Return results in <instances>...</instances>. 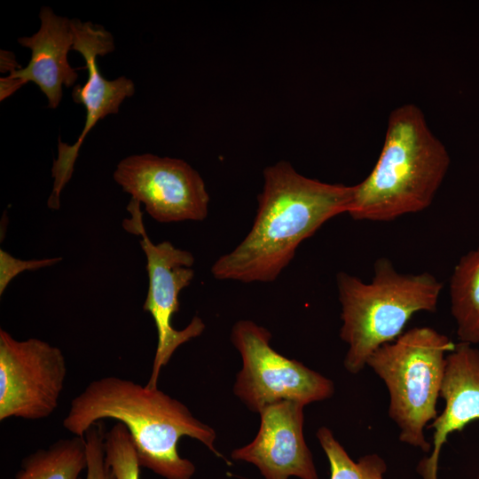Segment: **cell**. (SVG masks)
<instances>
[{
	"label": "cell",
	"instance_id": "obj_1",
	"mask_svg": "<svg viewBox=\"0 0 479 479\" xmlns=\"http://www.w3.org/2000/svg\"><path fill=\"white\" fill-rule=\"evenodd\" d=\"M252 228L211 267L219 280L272 282L291 263L300 244L326 221L348 213L353 186L306 177L285 161L266 167Z\"/></svg>",
	"mask_w": 479,
	"mask_h": 479
},
{
	"label": "cell",
	"instance_id": "obj_2",
	"mask_svg": "<svg viewBox=\"0 0 479 479\" xmlns=\"http://www.w3.org/2000/svg\"><path fill=\"white\" fill-rule=\"evenodd\" d=\"M105 419L123 424L139 466L165 479H191L196 471L177 451L183 436L200 441L221 456L214 445L216 431L158 388L114 375L94 380L72 399L62 424L74 436L84 437L90 427Z\"/></svg>",
	"mask_w": 479,
	"mask_h": 479
},
{
	"label": "cell",
	"instance_id": "obj_3",
	"mask_svg": "<svg viewBox=\"0 0 479 479\" xmlns=\"http://www.w3.org/2000/svg\"><path fill=\"white\" fill-rule=\"evenodd\" d=\"M444 145L414 104L394 109L373 169L353 185L348 214L355 220L391 221L428 208L450 166Z\"/></svg>",
	"mask_w": 479,
	"mask_h": 479
},
{
	"label": "cell",
	"instance_id": "obj_4",
	"mask_svg": "<svg viewBox=\"0 0 479 479\" xmlns=\"http://www.w3.org/2000/svg\"><path fill=\"white\" fill-rule=\"evenodd\" d=\"M336 284L340 337L348 345L343 365L352 374L365 367L379 347L397 339L415 313L436 311L443 288L433 274L401 273L384 257L376 260L369 283L341 271Z\"/></svg>",
	"mask_w": 479,
	"mask_h": 479
},
{
	"label": "cell",
	"instance_id": "obj_5",
	"mask_svg": "<svg viewBox=\"0 0 479 479\" xmlns=\"http://www.w3.org/2000/svg\"><path fill=\"white\" fill-rule=\"evenodd\" d=\"M454 347L434 328L413 327L379 347L366 362L388 389L389 416L399 428V441L425 453L431 451L425 428L438 415L446 357Z\"/></svg>",
	"mask_w": 479,
	"mask_h": 479
},
{
	"label": "cell",
	"instance_id": "obj_6",
	"mask_svg": "<svg viewBox=\"0 0 479 479\" xmlns=\"http://www.w3.org/2000/svg\"><path fill=\"white\" fill-rule=\"evenodd\" d=\"M271 339L270 331L252 320H239L232 328L231 341L242 358L233 392L251 412L281 401L307 405L332 397L330 379L277 352Z\"/></svg>",
	"mask_w": 479,
	"mask_h": 479
},
{
	"label": "cell",
	"instance_id": "obj_7",
	"mask_svg": "<svg viewBox=\"0 0 479 479\" xmlns=\"http://www.w3.org/2000/svg\"><path fill=\"white\" fill-rule=\"evenodd\" d=\"M139 207L140 203L130 200L127 208L131 216L123 220L122 226L128 232L141 236L139 242L146 257L149 285L143 310L153 318L158 341L152 373L145 385L158 388L162 367L180 345L203 333L205 324L195 316L182 330L172 326L171 318L179 310L178 295L193 279L195 259L191 252L177 248L169 241L152 242L144 227Z\"/></svg>",
	"mask_w": 479,
	"mask_h": 479
},
{
	"label": "cell",
	"instance_id": "obj_8",
	"mask_svg": "<svg viewBox=\"0 0 479 479\" xmlns=\"http://www.w3.org/2000/svg\"><path fill=\"white\" fill-rule=\"evenodd\" d=\"M67 367L62 350L49 342L17 340L0 329V421L50 417L57 409Z\"/></svg>",
	"mask_w": 479,
	"mask_h": 479
},
{
	"label": "cell",
	"instance_id": "obj_9",
	"mask_svg": "<svg viewBox=\"0 0 479 479\" xmlns=\"http://www.w3.org/2000/svg\"><path fill=\"white\" fill-rule=\"evenodd\" d=\"M113 177L159 223L203 221L208 216L205 183L184 160L132 154L118 162Z\"/></svg>",
	"mask_w": 479,
	"mask_h": 479
},
{
	"label": "cell",
	"instance_id": "obj_10",
	"mask_svg": "<svg viewBox=\"0 0 479 479\" xmlns=\"http://www.w3.org/2000/svg\"><path fill=\"white\" fill-rule=\"evenodd\" d=\"M72 20L74 45L85 61L88 79L83 85L76 84L72 90V98L82 104L86 111L83 129L74 145H67L59 138L58 157L53 161L51 174L54 179L52 192L48 200V207L59 208V196L64 186L70 180L79 150L90 130L109 114H117L122 102L135 93L133 81L124 75L114 80L105 78L98 66V57L114 51L113 35L104 27L91 21Z\"/></svg>",
	"mask_w": 479,
	"mask_h": 479
},
{
	"label": "cell",
	"instance_id": "obj_11",
	"mask_svg": "<svg viewBox=\"0 0 479 479\" xmlns=\"http://www.w3.org/2000/svg\"><path fill=\"white\" fill-rule=\"evenodd\" d=\"M304 406L281 401L264 407L255 437L232 458L255 465L264 479H319L303 436Z\"/></svg>",
	"mask_w": 479,
	"mask_h": 479
},
{
	"label": "cell",
	"instance_id": "obj_12",
	"mask_svg": "<svg viewBox=\"0 0 479 479\" xmlns=\"http://www.w3.org/2000/svg\"><path fill=\"white\" fill-rule=\"evenodd\" d=\"M444 401L441 414L431 422V451L417 466L422 479H437L438 460L449 436L479 420V349L459 342L446 357L440 391Z\"/></svg>",
	"mask_w": 479,
	"mask_h": 479
},
{
	"label": "cell",
	"instance_id": "obj_13",
	"mask_svg": "<svg viewBox=\"0 0 479 479\" xmlns=\"http://www.w3.org/2000/svg\"><path fill=\"white\" fill-rule=\"evenodd\" d=\"M39 19L37 32L17 39L31 51L28 64L7 76L20 89L29 82L35 83L47 98V107L55 109L61 102L63 86L71 87L78 79L68 61L74 45L72 20L56 14L49 6L40 9Z\"/></svg>",
	"mask_w": 479,
	"mask_h": 479
},
{
	"label": "cell",
	"instance_id": "obj_14",
	"mask_svg": "<svg viewBox=\"0 0 479 479\" xmlns=\"http://www.w3.org/2000/svg\"><path fill=\"white\" fill-rule=\"evenodd\" d=\"M450 295L459 340L479 343V247L463 255L454 267Z\"/></svg>",
	"mask_w": 479,
	"mask_h": 479
},
{
	"label": "cell",
	"instance_id": "obj_15",
	"mask_svg": "<svg viewBox=\"0 0 479 479\" xmlns=\"http://www.w3.org/2000/svg\"><path fill=\"white\" fill-rule=\"evenodd\" d=\"M86 467L85 437L74 436L27 455L13 479H82Z\"/></svg>",
	"mask_w": 479,
	"mask_h": 479
},
{
	"label": "cell",
	"instance_id": "obj_16",
	"mask_svg": "<svg viewBox=\"0 0 479 479\" xmlns=\"http://www.w3.org/2000/svg\"><path fill=\"white\" fill-rule=\"evenodd\" d=\"M316 436L329 463L330 479H384L388 467L379 454H365L355 461L328 428L320 427Z\"/></svg>",
	"mask_w": 479,
	"mask_h": 479
},
{
	"label": "cell",
	"instance_id": "obj_17",
	"mask_svg": "<svg viewBox=\"0 0 479 479\" xmlns=\"http://www.w3.org/2000/svg\"><path fill=\"white\" fill-rule=\"evenodd\" d=\"M106 460L116 479H140V466L126 427L117 422L105 435Z\"/></svg>",
	"mask_w": 479,
	"mask_h": 479
},
{
	"label": "cell",
	"instance_id": "obj_18",
	"mask_svg": "<svg viewBox=\"0 0 479 479\" xmlns=\"http://www.w3.org/2000/svg\"><path fill=\"white\" fill-rule=\"evenodd\" d=\"M106 432L100 421L94 423L85 432L87 467L84 479H116L106 457Z\"/></svg>",
	"mask_w": 479,
	"mask_h": 479
},
{
	"label": "cell",
	"instance_id": "obj_19",
	"mask_svg": "<svg viewBox=\"0 0 479 479\" xmlns=\"http://www.w3.org/2000/svg\"><path fill=\"white\" fill-rule=\"evenodd\" d=\"M62 260L61 257L40 260H20L0 249V295L5 291L11 280L24 271H35L51 266Z\"/></svg>",
	"mask_w": 479,
	"mask_h": 479
},
{
	"label": "cell",
	"instance_id": "obj_20",
	"mask_svg": "<svg viewBox=\"0 0 479 479\" xmlns=\"http://www.w3.org/2000/svg\"><path fill=\"white\" fill-rule=\"evenodd\" d=\"M0 59H1V73H12L17 69L21 68L22 67L16 61L13 52L1 50Z\"/></svg>",
	"mask_w": 479,
	"mask_h": 479
},
{
	"label": "cell",
	"instance_id": "obj_21",
	"mask_svg": "<svg viewBox=\"0 0 479 479\" xmlns=\"http://www.w3.org/2000/svg\"><path fill=\"white\" fill-rule=\"evenodd\" d=\"M475 479H479V472H478V474H477V476H476V478H475Z\"/></svg>",
	"mask_w": 479,
	"mask_h": 479
}]
</instances>
